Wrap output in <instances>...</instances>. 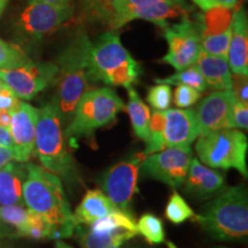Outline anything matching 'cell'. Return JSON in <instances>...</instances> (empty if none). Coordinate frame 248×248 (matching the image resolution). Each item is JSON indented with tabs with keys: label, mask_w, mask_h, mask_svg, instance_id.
I'll return each mask as SVG.
<instances>
[{
	"label": "cell",
	"mask_w": 248,
	"mask_h": 248,
	"mask_svg": "<svg viewBox=\"0 0 248 248\" xmlns=\"http://www.w3.org/2000/svg\"><path fill=\"white\" fill-rule=\"evenodd\" d=\"M23 200L28 209L38 213L53 225V239L74 234L76 222L60 177L33 163L26 164Z\"/></svg>",
	"instance_id": "1"
},
{
	"label": "cell",
	"mask_w": 248,
	"mask_h": 248,
	"mask_svg": "<svg viewBox=\"0 0 248 248\" xmlns=\"http://www.w3.org/2000/svg\"><path fill=\"white\" fill-rule=\"evenodd\" d=\"M192 218L214 240L244 243L248 235L247 188L244 185L226 187Z\"/></svg>",
	"instance_id": "2"
},
{
	"label": "cell",
	"mask_w": 248,
	"mask_h": 248,
	"mask_svg": "<svg viewBox=\"0 0 248 248\" xmlns=\"http://www.w3.org/2000/svg\"><path fill=\"white\" fill-rule=\"evenodd\" d=\"M91 40L84 30L71 37L58 58V106L62 119H71L82 95L91 82L90 51Z\"/></svg>",
	"instance_id": "3"
},
{
	"label": "cell",
	"mask_w": 248,
	"mask_h": 248,
	"mask_svg": "<svg viewBox=\"0 0 248 248\" xmlns=\"http://www.w3.org/2000/svg\"><path fill=\"white\" fill-rule=\"evenodd\" d=\"M35 152L43 168L66 181L80 183L78 167L68 151L62 130V117L57 99L39 110L36 126Z\"/></svg>",
	"instance_id": "4"
},
{
	"label": "cell",
	"mask_w": 248,
	"mask_h": 248,
	"mask_svg": "<svg viewBox=\"0 0 248 248\" xmlns=\"http://www.w3.org/2000/svg\"><path fill=\"white\" fill-rule=\"evenodd\" d=\"M91 82L129 89L137 82L141 67L121 43L115 30L102 33L90 51Z\"/></svg>",
	"instance_id": "5"
},
{
	"label": "cell",
	"mask_w": 248,
	"mask_h": 248,
	"mask_svg": "<svg viewBox=\"0 0 248 248\" xmlns=\"http://www.w3.org/2000/svg\"><path fill=\"white\" fill-rule=\"evenodd\" d=\"M123 100L110 88L88 90L76 105L70 123L63 130L64 140L75 147L79 139L91 138L95 130L116 120L122 111Z\"/></svg>",
	"instance_id": "6"
},
{
	"label": "cell",
	"mask_w": 248,
	"mask_h": 248,
	"mask_svg": "<svg viewBox=\"0 0 248 248\" xmlns=\"http://www.w3.org/2000/svg\"><path fill=\"white\" fill-rule=\"evenodd\" d=\"M247 137L237 129H223L200 136L195 145L201 162L210 168L235 169L247 178Z\"/></svg>",
	"instance_id": "7"
},
{
	"label": "cell",
	"mask_w": 248,
	"mask_h": 248,
	"mask_svg": "<svg viewBox=\"0 0 248 248\" xmlns=\"http://www.w3.org/2000/svg\"><path fill=\"white\" fill-rule=\"evenodd\" d=\"M144 153H136L121 161L102 175L101 187L104 193L117 209L130 213L132 198L138 193L139 170L145 159Z\"/></svg>",
	"instance_id": "8"
},
{
	"label": "cell",
	"mask_w": 248,
	"mask_h": 248,
	"mask_svg": "<svg viewBox=\"0 0 248 248\" xmlns=\"http://www.w3.org/2000/svg\"><path fill=\"white\" fill-rule=\"evenodd\" d=\"M74 13V2L53 5L43 1H29L18 16L16 28L27 38L40 39L67 23Z\"/></svg>",
	"instance_id": "9"
},
{
	"label": "cell",
	"mask_w": 248,
	"mask_h": 248,
	"mask_svg": "<svg viewBox=\"0 0 248 248\" xmlns=\"http://www.w3.org/2000/svg\"><path fill=\"white\" fill-rule=\"evenodd\" d=\"M59 67L53 62H31L11 69H0V79L18 99L31 100L57 82Z\"/></svg>",
	"instance_id": "10"
},
{
	"label": "cell",
	"mask_w": 248,
	"mask_h": 248,
	"mask_svg": "<svg viewBox=\"0 0 248 248\" xmlns=\"http://www.w3.org/2000/svg\"><path fill=\"white\" fill-rule=\"evenodd\" d=\"M163 36L168 43V52L161 62L170 64L177 71L193 66L201 52L200 32L198 26L187 16L181 22L169 24L163 29Z\"/></svg>",
	"instance_id": "11"
},
{
	"label": "cell",
	"mask_w": 248,
	"mask_h": 248,
	"mask_svg": "<svg viewBox=\"0 0 248 248\" xmlns=\"http://www.w3.org/2000/svg\"><path fill=\"white\" fill-rule=\"evenodd\" d=\"M192 159L191 147H167L145 156L139 173L176 188L184 183Z\"/></svg>",
	"instance_id": "12"
},
{
	"label": "cell",
	"mask_w": 248,
	"mask_h": 248,
	"mask_svg": "<svg viewBox=\"0 0 248 248\" xmlns=\"http://www.w3.org/2000/svg\"><path fill=\"white\" fill-rule=\"evenodd\" d=\"M39 109L26 101H18L12 110V121L9 125L15 161L20 163L28 162L35 151L36 126Z\"/></svg>",
	"instance_id": "13"
},
{
	"label": "cell",
	"mask_w": 248,
	"mask_h": 248,
	"mask_svg": "<svg viewBox=\"0 0 248 248\" xmlns=\"http://www.w3.org/2000/svg\"><path fill=\"white\" fill-rule=\"evenodd\" d=\"M235 99L231 90L210 93L198 105L195 115L200 128V136L232 128V108Z\"/></svg>",
	"instance_id": "14"
},
{
	"label": "cell",
	"mask_w": 248,
	"mask_h": 248,
	"mask_svg": "<svg viewBox=\"0 0 248 248\" xmlns=\"http://www.w3.org/2000/svg\"><path fill=\"white\" fill-rule=\"evenodd\" d=\"M184 192L195 200H209L226 188V181L222 172L204 167L198 159H192L184 183Z\"/></svg>",
	"instance_id": "15"
},
{
	"label": "cell",
	"mask_w": 248,
	"mask_h": 248,
	"mask_svg": "<svg viewBox=\"0 0 248 248\" xmlns=\"http://www.w3.org/2000/svg\"><path fill=\"white\" fill-rule=\"evenodd\" d=\"M164 140L167 147H191V144L200 136L195 110L173 109L164 110Z\"/></svg>",
	"instance_id": "16"
},
{
	"label": "cell",
	"mask_w": 248,
	"mask_h": 248,
	"mask_svg": "<svg viewBox=\"0 0 248 248\" xmlns=\"http://www.w3.org/2000/svg\"><path fill=\"white\" fill-rule=\"evenodd\" d=\"M190 6L183 0V1H161L156 4H152L145 7H140L129 12L123 16H121L109 24L110 30L120 29L121 27L125 26L129 22L135 20L150 21L156 24L157 27L167 28L169 26L168 21L170 18L184 17L188 15Z\"/></svg>",
	"instance_id": "17"
},
{
	"label": "cell",
	"mask_w": 248,
	"mask_h": 248,
	"mask_svg": "<svg viewBox=\"0 0 248 248\" xmlns=\"http://www.w3.org/2000/svg\"><path fill=\"white\" fill-rule=\"evenodd\" d=\"M226 59L231 73L248 76V21L243 7L232 15L231 40Z\"/></svg>",
	"instance_id": "18"
},
{
	"label": "cell",
	"mask_w": 248,
	"mask_h": 248,
	"mask_svg": "<svg viewBox=\"0 0 248 248\" xmlns=\"http://www.w3.org/2000/svg\"><path fill=\"white\" fill-rule=\"evenodd\" d=\"M27 177L26 166L8 162L0 169V206L23 204V184Z\"/></svg>",
	"instance_id": "19"
},
{
	"label": "cell",
	"mask_w": 248,
	"mask_h": 248,
	"mask_svg": "<svg viewBox=\"0 0 248 248\" xmlns=\"http://www.w3.org/2000/svg\"><path fill=\"white\" fill-rule=\"evenodd\" d=\"M116 209L101 190H89L73 214L77 225H92Z\"/></svg>",
	"instance_id": "20"
},
{
	"label": "cell",
	"mask_w": 248,
	"mask_h": 248,
	"mask_svg": "<svg viewBox=\"0 0 248 248\" xmlns=\"http://www.w3.org/2000/svg\"><path fill=\"white\" fill-rule=\"evenodd\" d=\"M195 66L200 70L207 85L219 91L231 90L232 74L228 59L214 57L201 49Z\"/></svg>",
	"instance_id": "21"
},
{
	"label": "cell",
	"mask_w": 248,
	"mask_h": 248,
	"mask_svg": "<svg viewBox=\"0 0 248 248\" xmlns=\"http://www.w3.org/2000/svg\"><path fill=\"white\" fill-rule=\"evenodd\" d=\"M75 231L79 235V243L83 248H114L120 247L125 241L132 239L138 234V231L130 229H113L109 231L85 230L77 225Z\"/></svg>",
	"instance_id": "22"
},
{
	"label": "cell",
	"mask_w": 248,
	"mask_h": 248,
	"mask_svg": "<svg viewBox=\"0 0 248 248\" xmlns=\"http://www.w3.org/2000/svg\"><path fill=\"white\" fill-rule=\"evenodd\" d=\"M128 105L125 108L129 114L133 132L140 140L146 142L150 136V108L141 100L140 95L135 89H128Z\"/></svg>",
	"instance_id": "23"
},
{
	"label": "cell",
	"mask_w": 248,
	"mask_h": 248,
	"mask_svg": "<svg viewBox=\"0 0 248 248\" xmlns=\"http://www.w3.org/2000/svg\"><path fill=\"white\" fill-rule=\"evenodd\" d=\"M232 15L230 9L216 8L198 15L197 26L201 36L217 35L231 27Z\"/></svg>",
	"instance_id": "24"
},
{
	"label": "cell",
	"mask_w": 248,
	"mask_h": 248,
	"mask_svg": "<svg viewBox=\"0 0 248 248\" xmlns=\"http://www.w3.org/2000/svg\"><path fill=\"white\" fill-rule=\"evenodd\" d=\"M78 4L86 21L109 26L114 15V0H78Z\"/></svg>",
	"instance_id": "25"
},
{
	"label": "cell",
	"mask_w": 248,
	"mask_h": 248,
	"mask_svg": "<svg viewBox=\"0 0 248 248\" xmlns=\"http://www.w3.org/2000/svg\"><path fill=\"white\" fill-rule=\"evenodd\" d=\"M155 83L157 84H167V85H188L191 88L198 90L199 92H203L208 88L206 80L201 75L200 70L198 67L193 66L186 68L184 70L177 71L173 75L166 77V78H155Z\"/></svg>",
	"instance_id": "26"
},
{
	"label": "cell",
	"mask_w": 248,
	"mask_h": 248,
	"mask_svg": "<svg viewBox=\"0 0 248 248\" xmlns=\"http://www.w3.org/2000/svg\"><path fill=\"white\" fill-rule=\"evenodd\" d=\"M164 124H166L164 111L154 110L150 120V136H148L146 148L144 152L146 156L167 148L166 140H164Z\"/></svg>",
	"instance_id": "27"
},
{
	"label": "cell",
	"mask_w": 248,
	"mask_h": 248,
	"mask_svg": "<svg viewBox=\"0 0 248 248\" xmlns=\"http://www.w3.org/2000/svg\"><path fill=\"white\" fill-rule=\"evenodd\" d=\"M54 228L44 216L38 213L29 210L28 221L22 233V237L35 240L53 239Z\"/></svg>",
	"instance_id": "28"
},
{
	"label": "cell",
	"mask_w": 248,
	"mask_h": 248,
	"mask_svg": "<svg viewBox=\"0 0 248 248\" xmlns=\"http://www.w3.org/2000/svg\"><path fill=\"white\" fill-rule=\"evenodd\" d=\"M138 233H140L145 240L151 245H157L164 243L166 234H164L163 223L157 216L153 214H144L137 223Z\"/></svg>",
	"instance_id": "29"
},
{
	"label": "cell",
	"mask_w": 248,
	"mask_h": 248,
	"mask_svg": "<svg viewBox=\"0 0 248 248\" xmlns=\"http://www.w3.org/2000/svg\"><path fill=\"white\" fill-rule=\"evenodd\" d=\"M28 213L23 204H12V206H0V221L7 228H13L16 235L22 237L28 221Z\"/></svg>",
	"instance_id": "30"
},
{
	"label": "cell",
	"mask_w": 248,
	"mask_h": 248,
	"mask_svg": "<svg viewBox=\"0 0 248 248\" xmlns=\"http://www.w3.org/2000/svg\"><path fill=\"white\" fill-rule=\"evenodd\" d=\"M164 214L168 221L173 224H182L195 215L193 209L188 206L184 198L176 191H173L171 197L169 198Z\"/></svg>",
	"instance_id": "31"
},
{
	"label": "cell",
	"mask_w": 248,
	"mask_h": 248,
	"mask_svg": "<svg viewBox=\"0 0 248 248\" xmlns=\"http://www.w3.org/2000/svg\"><path fill=\"white\" fill-rule=\"evenodd\" d=\"M201 49L206 53L218 58H228L229 46L231 40V27L224 32L217 35L201 36Z\"/></svg>",
	"instance_id": "32"
},
{
	"label": "cell",
	"mask_w": 248,
	"mask_h": 248,
	"mask_svg": "<svg viewBox=\"0 0 248 248\" xmlns=\"http://www.w3.org/2000/svg\"><path fill=\"white\" fill-rule=\"evenodd\" d=\"M30 60L17 46L0 39V69H11L28 63Z\"/></svg>",
	"instance_id": "33"
},
{
	"label": "cell",
	"mask_w": 248,
	"mask_h": 248,
	"mask_svg": "<svg viewBox=\"0 0 248 248\" xmlns=\"http://www.w3.org/2000/svg\"><path fill=\"white\" fill-rule=\"evenodd\" d=\"M172 100V91L170 85L157 84L148 90L147 101L155 110L164 111L169 109Z\"/></svg>",
	"instance_id": "34"
},
{
	"label": "cell",
	"mask_w": 248,
	"mask_h": 248,
	"mask_svg": "<svg viewBox=\"0 0 248 248\" xmlns=\"http://www.w3.org/2000/svg\"><path fill=\"white\" fill-rule=\"evenodd\" d=\"M161 1H183V0H114V15L110 23L116 18L133 11V9L145 7V6L156 4V2Z\"/></svg>",
	"instance_id": "35"
},
{
	"label": "cell",
	"mask_w": 248,
	"mask_h": 248,
	"mask_svg": "<svg viewBox=\"0 0 248 248\" xmlns=\"http://www.w3.org/2000/svg\"><path fill=\"white\" fill-rule=\"evenodd\" d=\"M201 98V92L188 85H177L173 102L179 108H188Z\"/></svg>",
	"instance_id": "36"
},
{
	"label": "cell",
	"mask_w": 248,
	"mask_h": 248,
	"mask_svg": "<svg viewBox=\"0 0 248 248\" xmlns=\"http://www.w3.org/2000/svg\"><path fill=\"white\" fill-rule=\"evenodd\" d=\"M248 78L247 75L233 74L231 76V92L234 99L241 104H248Z\"/></svg>",
	"instance_id": "37"
},
{
	"label": "cell",
	"mask_w": 248,
	"mask_h": 248,
	"mask_svg": "<svg viewBox=\"0 0 248 248\" xmlns=\"http://www.w3.org/2000/svg\"><path fill=\"white\" fill-rule=\"evenodd\" d=\"M232 128L244 129L248 128V107L247 105L241 104V102L234 101L233 108H232Z\"/></svg>",
	"instance_id": "38"
},
{
	"label": "cell",
	"mask_w": 248,
	"mask_h": 248,
	"mask_svg": "<svg viewBox=\"0 0 248 248\" xmlns=\"http://www.w3.org/2000/svg\"><path fill=\"white\" fill-rule=\"evenodd\" d=\"M191 1H193L203 12L216 8L231 9L238 4V0H191Z\"/></svg>",
	"instance_id": "39"
},
{
	"label": "cell",
	"mask_w": 248,
	"mask_h": 248,
	"mask_svg": "<svg viewBox=\"0 0 248 248\" xmlns=\"http://www.w3.org/2000/svg\"><path fill=\"white\" fill-rule=\"evenodd\" d=\"M18 101L16 94L8 86L0 90V110H13Z\"/></svg>",
	"instance_id": "40"
},
{
	"label": "cell",
	"mask_w": 248,
	"mask_h": 248,
	"mask_svg": "<svg viewBox=\"0 0 248 248\" xmlns=\"http://www.w3.org/2000/svg\"><path fill=\"white\" fill-rule=\"evenodd\" d=\"M12 160H15V154L13 148L0 147V169L5 167Z\"/></svg>",
	"instance_id": "41"
},
{
	"label": "cell",
	"mask_w": 248,
	"mask_h": 248,
	"mask_svg": "<svg viewBox=\"0 0 248 248\" xmlns=\"http://www.w3.org/2000/svg\"><path fill=\"white\" fill-rule=\"evenodd\" d=\"M0 147L13 148V139L8 129L0 126Z\"/></svg>",
	"instance_id": "42"
},
{
	"label": "cell",
	"mask_w": 248,
	"mask_h": 248,
	"mask_svg": "<svg viewBox=\"0 0 248 248\" xmlns=\"http://www.w3.org/2000/svg\"><path fill=\"white\" fill-rule=\"evenodd\" d=\"M12 121V110H0V126L9 130Z\"/></svg>",
	"instance_id": "43"
},
{
	"label": "cell",
	"mask_w": 248,
	"mask_h": 248,
	"mask_svg": "<svg viewBox=\"0 0 248 248\" xmlns=\"http://www.w3.org/2000/svg\"><path fill=\"white\" fill-rule=\"evenodd\" d=\"M29 1H43L47 2V4H53V5H67L74 2L73 0H29Z\"/></svg>",
	"instance_id": "44"
},
{
	"label": "cell",
	"mask_w": 248,
	"mask_h": 248,
	"mask_svg": "<svg viewBox=\"0 0 248 248\" xmlns=\"http://www.w3.org/2000/svg\"><path fill=\"white\" fill-rule=\"evenodd\" d=\"M7 230H11V229L7 228L5 224H2L1 221H0V235L7 234Z\"/></svg>",
	"instance_id": "45"
},
{
	"label": "cell",
	"mask_w": 248,
	"mask_h": 248,
	"mask_svg": "<svg viewBox=\"0 0 248 248\" xmlns=\"http://www.w3.org/2000/svg\"><path fill=\"white\" fill-rule=\"evenodd\" d=\"M7 2L8 0H0V16H1L2 12L5 11L6 6H7Z\"/></svg>",
	"instance_id": "46"
},
{
	"label": "cell",
	"mask_w": 248,
	"mask_h": 248,
	"mask_svg": "<svg viewBox=\"0 0 248 248\" xmlns=\"http://www.w3.org/2000/svg\"><path fill=\"white\" fill-rule=\"evenodd\" d=\"M55 248H73V247L68 246V245L64 244L63 241H58V243L55 244Z\"/></svg>",
	"instance_id": "47"
},
{
	"label": "cell",
	"mask_w": 248,
	"mask_h": 248,
	"mask_svg": "<svg viewBox=\"0 0 248 248\" xmlns=\"http://www.w3.org/2000/svg\"><path fill=\"white\" fill-rule=\"evenodd\" d=\"M5 86H7V85H6V84H5V83H4V82H2V80H1V79H0V90H2V89H4V88H5Z\"/></svg>",
	"instance_id": "48"
},
{
	"label": "cell",
	"mask_w": 248,
	"mask_h": 248,
	"mask_svg": "<svg viewBox=\"0 0 248 248\" xmlns=\"http://www.w3.org/2000/svg\"><path fill=\"white\" fill-rule=\"evenodd\" d=\"M218 248H225V247H218Z\"/></svg>",
	"instance_id": "49"
},
{
	"label": "cell",
	"mask_w": 248,
	"mask_h": 248,
	"mask_svg": "<svg viewBox=\"0 0 248 248\" xmlns=\"http://www.w3.org/2000/svg\"><path fill=\"white\" fill-rule=\"evenodd\" d=\"M114 248H120V247H114Z\"/></svg>",
	"instance_id": "50"
}]
</instances>
